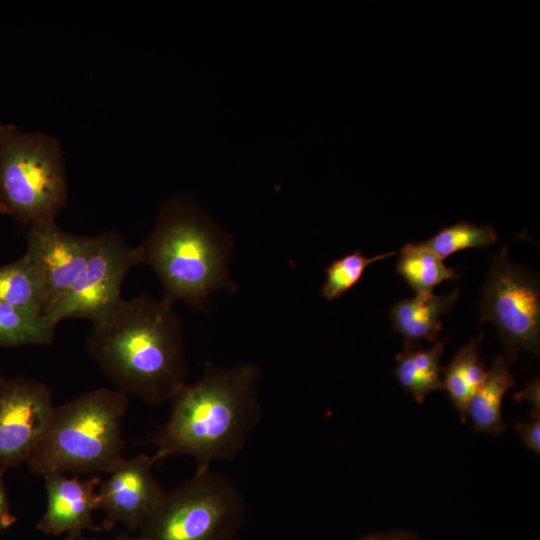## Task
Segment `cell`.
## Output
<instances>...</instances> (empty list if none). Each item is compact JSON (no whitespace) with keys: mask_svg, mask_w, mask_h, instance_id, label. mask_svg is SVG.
<instances>
[{"mask_svg":"<svg viewBox=\"0 0 540 540\" xmlns=\"http://www.w3.org/2000/svg\"><path fill=\"white\" fill-rule=\"evenodd\" d=\"M141 264L136 247L115 230L95 235L89 260L70 290L44 315L54 326L69 318L97 323L109 315L123 298L127 274Z\"/></svg>","mask_w":540,"mask_h":540,"instance_id":"ba28073f","label":"cell"},{"mask_svg":"<svg viewBox=\"0 0 540 540\" xmlns=\"http://www.w3.org/2000/svg\"><path fill=\"white\" fill-rule=\"evenodd\" d=\"M514 397L517 402L529 401L532 406V417H540L538 378L534 379L523 391L516 393Z\"/></svg>","mask_w":540,"mask_h":540,"instance_id":"603a6c76","label":"cell"},{"mask_svg":"<svg viewBox=\"0 0 540 540\" xmlns=\"http://www.w3.org/2000/svg\"><path fill=\"white\" fill-rule=\"evenodd\" d=\"M446 338L435 341L430 348H423L420 344L406 346L404 351L396 356L397 365L395 376L399 384L418 403L432 391L442 390L441 374L444 368L441 359L444 354Z\"/></svg>","mask_w":540,"mask_h":540,"instance_id":"9a60e30c","label":"cell"},{"mask_svg":"<svg viewBox=\"0 0 540 540\" xmlns=\"http://www.w3.org/2000/svg\"><path fill=\"white\" fill-rule=\"evenodd\" d=\"M396 272L416 294L434 293L441 282L461 278L455 268L446 266L435 253L415 243L401 248Z\"/></svg>","mask_w":540,"mask_h":540,"instance_id":"e0dca14e","label":"cell"},{"mask_svg":"<svg viewBox=\"0 0 540 540\" xmlns=\"http://www.w3.org/2000/svg\"><path fill=\"white\" fill-rule=\"evenodd\" d=\"M497 240V233L492 226L475 225L467 221L443 227L435 235L417 246L428 249L445 259L458 251L468 248H486Z\"/></svg>","mask_w":540,"mask_h":540,"instance_id":"ffe728a7","label":"cell"},{"mask_svg":"<svg viewBox=\"0 0 540 540\" xmlns=\"http://www.w3.org/2000/svg\"><path fill=\"white\" fill-rule=\"evenodd\" d=\"M46 489L45 511L37 524L41 532L53 536L82 535L95 529L93 513L97 508L99 475L81 478L62 472L43 475Z\"/></svg>","mask_w":540,"mask_h":540,"instance_id":"7c38bea8","label":"cell"},{"mask_svg":"<svg viewBox=\"0 0 540 540\" xmlns=\"http://www.w3.org/2000/svg\"><path fill=\"white\" fill-rule=\"evenodd\" d=\"M236 485L211 467H197L182 485L165 491L137 531L138 540H232L244 518Z\"/></svg>","mask_w":540,"mask_h":540,"instance_id":"8992f818","label":"cell"},{"mask_svg":"<svg viewBox=\"0 0 540 540\" xmlns=\"http://www.w3.org/2000/svg\"><path fill=\"white\" fill-rule=\"evenodd\" d=\"M55 404L52 390L26 377L0 376V470L27 463L40 444Z\"/></svg>","mask_w":540,"mask_h":540,"instance_id":"9c48e42d","label":"cell"},{"mask_svg":"<svg viewBox=\"0 0 540 540\" xmlns=\"http://www.w3.org/2000/svg\"><path fill=\"white\" fill-rule=\"evenodd\" d=\"M482 337L483 333L462 347L443 371L442 390L447 392L464 422L469 402L486 377L484 363L479 356Z\"/></svg>","mask_w":540,"mask_h":540,"instance_id":"2e32d148","label":"cell"},{"mask_svg":"<svg viewBox=\"0 0 540 540\" xmlns=\"http://www.w3.org/2000/svg\"><path fill=\"white\" fill-rule=\"evenodd\" d=\"M25 255L44 290L45 314L70 290L92 253L95 236L77 235L56 222L28 226ZM44 314V315H45Z\"/></svg>","mask_w":540,"mask_h":540,"instance_id":"8fae6325","label":"cell"},{"mask_svg":"<svg viewBox=\"0 0 540 540\" xmlns=\"http://www.w3.org/2000/svg\"><path fill=\"white\" fill-rule=\"evenodd\" d=\"M481 290L480 323L489 322L495 325L507 358L513 362L521 350L538 355L539 282L528 269L509 259L507 246H503L493 256Z\"/></svg>","mask_w":540,"mask_h":540,"instance_id":"52a82bcc","label":"cell"},{"mask_svg":"<svg viewBox=\"0 0 540 540\" xmlns=\"http://www.w3.org/2000/svg\"><path fill=\"white\" fill-rule=\"evenodd\" d=\"M86 348L115 389L146 404L170 402L187 383L183 324L163 297L122 298L92 324Z\"/></svg>","mask_w":540,"mask_h":540,"instance_id":"6da1fadb","label":"cell"},{"mask_svg":"<svg viewBox=\"0 0 540 540\" xmlns=\"http://www.w3.org/2000/svg\"><path fill=\"white\" fill-rule=\"evenodd\" d=\"M511 363L506 357H495L484 382L471 398L467 417L474 431L498 435L506 429L502 418V400L508 389L515 384L510 371Z\"/></svg>","mask_w":540,"mask_h":540,"instance_id":"5bb4252c","label":"cell"},{"mask_svg":"<svg viewBox=\"0 0 540 540\" xmlns=\"http://www.w3.org/2000/svg\"><path fill=\"white\" fill-rule=\"evenodd\" d=\"M459 289L448 294H416L398 301L390 310L394 331L400 334L406 346L422 340L435 342L442 328L441 316L450 312L458 299Z\"/></svg>","mask_w":540,"mask_h":540,"instance_id":"4fadbf2b","label":"cell"},{"mask_svg":"<svg viewBox=\"0 0 540 540\" xmlns=\"http://www.w3.org/2000/svg\"><path fill=\"white\" fill-rule=\"evenodd\" d=\"M360 540H420V539L409 532L389 531L385 533L369 535Z\"/></svg>","mask_w":540,"mask_h":540,"instance_id":"d4e9b609","label":"cell"},{"mask_svg":"<svg viewBox=\"0 0 540 540\" xmlns=\"http://www.w3.org/2000/svg\"><path fill=\"white\" fill-rule=\"evenodd\" d=\"M128 395L97 388L55 405L46 432L27 461L33 473H108L123 457Z\"/></svg>","mask_w":540,"mask_h":540,"instance_id":"277c9868","label":"cell"},{"mask_svg":"<svg viewBox=\"0 0 540 540\" xmlns=\"http://www.w3.org/2000/svg\"><path fill=\"white\" fill-rule=\"evenodd\" d=\"M15 521L16 517L12 514L0 472V532L9 528Z\"/></svg>","mask_w":540,"mask_h":540,"instance_id":"cb8c5ba5","label":"cell"},{"mask_svg":"<svg viewBox=\"0 0 540 540\" xmlns=\"http://www.w3.org/2000/svg\"><path fill=\"white\" fill-rule=\"evenodd\" d=\"M394 255L395 252L391 251L366 257L360 249H356L354 252L333 260L325 270L326 278L322 287L324 298L329 301L340 298L361 280L369 265Z\"/></svg>","mask_w":540,"mask_h":540,"instance_id":"44dd1931","label":"cell"},{"mask_svg":"<svg viewBox=\"0 0 540 540\" xmlns=\"http://www.w3.org/2000/svg\"><path fill=\"white\" fill-rule=\"evenodd\" d=\"M259 377L251 363L227 368L208 363L197 381L173 397L166 422L149 440L156 463L183 455L210 467L236 458L262 415Z\"/></svg>","mask_w":540,"mask_h":540,"instance_id":"7a4b0ae2","label":"cell"},{"mask_svg":"<svg viewBox=\"0 0 540 540\" xmlns=\"http://www.w3.org/2000/svg\"><path fill=\"white\" fill-rule=\"evenodd\" d=\"M63 540H99V539L85 538L83 537V535H70V536H65ZM112 540H138V538L136 535H132L130 533H121Z\"/></svg>","mask_w":540,"mask_h":540,"instance_id":"484cf974","label":"cell"},{"mask_svg":"<svg viewBox=\"0 0 540 540\" xmlns=\"http://www.w3.org/2000/svg\"><path fill=\"white\" fill-rule=\"evenodd\" d=\"M68 187L57 138L0 125V213L30 226L56 222Z\"/></svg>","mask_w":540,"mask_h":540,"instance_id":"5b68a950","label":"cell"},{"mask_svg":"<svg viewBox=\"0 0 540 540\" xmlns=\"http://www.w3.org/2000/svg\"><path fill=\"white\" fill-rule=\"evenodd\" d=\"M55 329L43 314L0 302V348L51 344Z\"/></svg>","mask_w":540,"mask_h":540,"instance_id":"d6986e66","label":"cell"},{"mask_svg":"<svg viewBox=\"0 0 540 540\" xmlns=\"http://www.w3.org/2000/svg\"><path fill=\"white\" fill-rule=\"evenodd\" d=\"M516 433L520 436L524 445L536 456L540 454V420L539 417H532V420L516 422L514 425Z\"/></svg>","mask_w":540,"mask_h":540,"instance_id":"7402d4cb","label":"cell"},{"mask_svg":"<svg viewBox=\"0 0 540 540\" xmlns=\"http://www.w3.org/2000/svg\"><path fill=\"white\" fill-rule=\"evenodd\" d=\"M0 302L45 314L44 290L25 254L12 262L0 265Z\"/></svg>","mask_w":540,"mask_h":540,"instance_id":"ac0fdd59","label":"cell"},{"mask_svg":"<svg viewBox=\"0 0 540 540\" xmlns=\"http://www.w3.org/2000/svg\"><path fill=\"white\" fill-rule=\"evenodd\" d=\"M155 464L153 455L144 452L123 457L101 480L97 508L104 512V529L121 523L137 533L165 492L154 476Z\"/></svg>","mask_w":540,"mask_h":540,"instance_id":"30bf717a","label":"cell"},{"mask_svg":"<svg viewBox=\"0 0 540 540\" xmlns=\"http://www.w3.org/2000/svg\"><path fill=\"white\" fill-rule=\"evenodd\" d=\"M232 237L190 195L169 198L149 237L137 246L141 264L159 277L163 298L205 309L210 295L233 291L229 273Z\"/></svg>","mask_w":540,"mask_h":540,"instance_id":"3957f363","label":"cell"}]
</instances>
